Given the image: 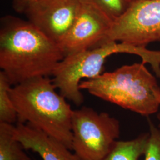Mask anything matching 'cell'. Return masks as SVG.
Wrapping results in <instances>:
<instances>
[{"label":"cell","instance_id":"cell-13","mask_svg":"<svg viewBox=\"0 0 160 160\" xmlns=\"http://www.w3.org/2000/svg\"><path fill=\"white\" fill-rule=\"evenodd\" d=\"M114 22L127 11L131 0H90Z\"/></svg>","mask_w":160,"mask_h":160},{"label":"cell","instance_id":"cell-2","mask_svg":"<svg viewBox=\"0 0 160 160\" xmlns=\"http://www.w3.org/2000/svg\"><path fill=\"white\" fill-rule=\"evenodd\" d=\"M57 89L49 77H39L12 86L10 95L17 122L43 132L71 150L74 110Z\"/></svg>","mask_w":160,"mask_h":160},{"label":"cell","instance_id":"cell-10","mask_svg":"<svg viewBox=\"0 0 160 160\" xmlns=\"http://www.w3.org/2000/svg\"><path fill=\"white\" fill-rule=\"evenodd\" d=\"M16 136V126L0 122V160H32Z\"/></svg>","mask_w":160,"mask_h":160},{"label":"cell","instance_id":"cell-15","mask_svg":"<svg viewBox=\"0 0 160 160\" xmlns=\"http://www.w3.org/2000/svg\"><path fill=\"white\" fill-rule=\"evenodd\" d=\"M35 1L36 0H14L13 7L17 12H23L28 5Z\"/></svg>","mask_w":160,"mask_h":160},{"label":"cell","instance_id":"cell-8","mask_svg":"<svg viewBox=\"0 0 160 160\" xmlns=\"http://www.w3.org/2000/svg\"><path fill=\"white\" fill-rule=\"evenodd\" d=\"M81 0H36L24 13L28 21L51 40L59 44L74 23Z\"/></svg>","mask_w":160,"mask_h":160},{"label":"cell","instance_id":"cell-6","mask_svg":"<svg viewBox=\"0 0 160 160\" xmlns=\"http://www.w3.org/2000/svg\"><path fill=\"white\" fill-rule=\"evenodd\" d=\"M108 41L145 47L160 42V0L133 1L113 23L104 42Z\"/></svg>","mask_w":160,"mask_h":160},{"label":"cell","instance_id":"cell-16","mask_svg":"<svg viewBox=\"0 0 160 160\" xmlns=\"http://www.w3.org/2000/svg\"><path fill=\"white\" fill-rule=\"evenodd\" d=\"M157 119L159 122V124H158V126L160 128V113H158L157 114Z\"/></svg>","mask_w":160,"mask_h":160},{"label":"cell","instance_id":"cell-11","mask_svg":"<svg viewBox=\"0 0 160 160\" xmlns=\"http://www.w3.org/2000/svg\"><path fill=\"white\" fill-rule=\"evenodd\" d=\"M148 138V132L128 141H117L102 160H139L143 155Z\"/></svg>","mask_w":160,"mask_h":160},{"label":"cell","instance_id":"cell-17","mask_svg":"<svg viewBox=\"0 0 160 160\" xmlns=\"http://www.w3.org/2000/svg\"><path fill=\"white\" fill-rule=\"evenodd\" d=\"M131 1L133 2V1H136V0H131Z\"/></svg>","mask_w":160,"mask_h":160},{"label":"cell","instance_id":"cell-1","mask_svg":"<svg viewBox=\"0 0 160 160\" xmlns=\"http://www.w3.org/2000/svg\"><path fill=\"white\" fill-rule=\"evenodd\" d=\"M59 45L28 20L13 16L0 21V68L12 86L52 76L65 57Z\"/></svg>","mask_w":160,"mask_h":160},{"label":"cell","instance_id":"cell-14","mask_svg":"<svg viewBox=\"0 0 160 160\" xmlns=\"http://www.w3.org/2000/svg\"><path fill=\"white\" fill-rule=\"evenodd\" d=\"M148 138L144 152V160H160V128L148 119Z\"/></svg>","mask_w":160,"mask_h":160},{"label":"cell","instance_id":"cell-5","mask_svg":"<svg viewBox=\"0 0 160 160\" xmlns=\"http://www.w3.org/2000/svg\"><path fill=\"white\" fill-rule=\"evenodd\" d=\"M71 150L78 160H102L120 134V122L106 112L83 106L72 116Z\"/></svg>","mask_w":160,"mask_h":160},{"label":"cell","instance_id":"cell-4","mask_svg":"<svg viewBox=\"0 0 160 160\" xmlns=\"http://www.w3.org/2000/svg\"><path fill=\"white\" fill-rule=\"evenodd\" d=\"M122 53L141 58L142 62L150 64L155 75L160 78V51H152L145 46L125 42L108 41L91 49L66 55L53 71V82L62 96L76 106H80L84 102L80 82L102 74L106 58Z\"/></svg>","mask_w":160,"mask_h":160},{"label":"cell","instance_id":"cell-3","mask_svg":"<svg viewBox=\"0 0 160 160\" xmlns=\"http://www.w3.org/2000/svg\"><path fill=\"white\" fill-rule=\"evenodd\" d=\"M80 88L143 116L149 117L160 109V86L143 62L123 65L113 72L82 80Z\"/></svg>","mask_w":160,"mask_h":160},{"label":"cell","instance_id":"cell-12","mask_svg":"<svg viewBox=\"0 0 160 160\" xmlns=\"http://www.w3.org/2000/svg\"><path fill=\"white\" fill-rule=\"evenodd\" d=\"M12 84L6 74L0 72V122L14 124L17 122V113L12 102L10 89Z\"/></svg>","mask_w":160,"mask_h":160},{"label":"cell","instance_id":"cell-9","mask_svg":"<svg viewBox=\"0 0 160 160\" xmlns=\"http://www.w3.org/2000/svg\"><path fill=\"white\" fill-rule=\"evenodd\" d=\"M16 136L24 148L37 153L43 160H78L63 143L28 124L17 122Z\"/></svg>","mask_w":160,"mask_h":160},{"label":"cell","instance_id":"cell-7","mask_svg":"<svg viewBox=\"0 0 160 160\" xmlns=\"http://www.w3.org/2000/svg\"><path fill=\"white\" fill-rule=\"evenodd\" d=\"M113 22L90 0H81L74 23L58 44L65 56L103 43Z\"/></svg>","mask_w":160,"mask_h":160}]
</instances>
